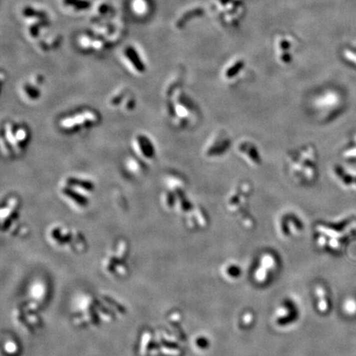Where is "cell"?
<instances>
[{
	"label": "cell",
	"mask_w": 356,
	"mask_h": 356,
	"mask_svg": "<svg viewBox=\"0 0 356 356\" xmlns=\"http://www.w3.org/2000/svg\"><path fill=\"white\" fill-rule=\"evenodd\" d=\"M285 163L290 179L296 186L310 187L319 179V153L313 144H304L290 150Z\"/></svg>",
	"instance_id": "6da1fadb"
},
{
	"label": "cell",
	"mask_w": 356,
	"mask_h": 356,
	"mask_svg": "<svg viewBox=\"0 0 356 356\" xmlns=\"http://www.w3.org/2000/svg\"><path fill=\"white\" fill-rule=\"evenodd\" d=\"M166 99L167 116L175 127L186 130L197 123L199 106L179 83L168 87Z\"/></svg>",
	"instance_id": "7a4b0ae2"
},
{
	"label": "cell",
	"mask_w": 356,
	"mask_h": 356,
	"mask_svg": "<svg viewBox=\"0 0 356 356\" xmlns=\"http://www.w3.org/2000/svg\"><path fill=\"white\" fill-rule=\"evenodd\" d=\"M31 140L28 126L23 122L7 120L1 130L2 151L7 158H16L24 153Z\"/></svg>",
	"instance_id": "3957f363"
},
{
	"label": "cell",
	"mask_w": 356,
	"mask_h": 356,
	"mask_svg": "<svg viewBox=\"0 0 356 356\" xmlns=\"http://www.w3.org/2000/svg\"><path fill=\"white\" fill-rule=\"evenodd\" d=\"M96 190L94 182L87 177L70 175L64 177L59 185V194L62 197L78 207L88 205L89 196Z\"/></svg>",
	"instance_id": "277c9868"
},
{
	"label": "cell",
	"mask_w": 356,
	"mask_h": 356,
	"mask_svg": "<svg viewBox=\"0 0 356 356\" xmlns=\"http://www.w3.org/2000/svg\"><path fill=\"white\" fill-rule=\"evenodd\" d=\"M101 120L102 116L97 110L81 108L60 117L58 121V126L64 134L77 135L92 130L99 125Z\"/></svg>",
	"instance_id": "5b68a950"
},
{
	"label": "cell",
	"mask_w": 356,
	"mask_h": 356,
	"mask_svg": "<svg viewBox=\"0 0 356 356\" xmlns=\"http://www.w3.org/2000/svg\"><path fill=\"white\" fill-rule=\"evenodd\" d=\"M232 148L231 138L225 131H219L210 137L204 148L205 158L215 160L224 158Z\"/></svg>",
	"instance_id": "8992f818"
},
{
	"label": "cell",
	"mask_w": 356,
	"mask_h": 356,
	"mask_svg": "<svg viewBox=\"0 0 356 356\" xmlns=\"http://www.w3.org/2000/svg\"><path fill=\"white\" fill-rule=\"evenodd\" d=\"M235 150L237 154L252 168H259L263 163L259 146L251 139H240L235 145Z\"/></svg>",
	"instance_id": "52a82bcc"
},
{
	"label": "cell",
	"mask_w": 356,
	"mask_h": 356,
	"mask_svg": "<svg viewBox=\"0 0 356 356\" xmlns=\"http://www.w3.org/2000/svg\"><path fill=\"white\" fill-rule=\"evenodd\" d=\"M132 149L136 157L144 163H151L157 157V149L152 139L148 135L139 133L132 139Z\"/></svg>",
	"instance_id": "ba28073f"
},
{
	"label": "cell",
	"mask_w": 356,
	"mask_h": 356,
	"mask_svg": "<svg viewBox=\"0 0 356 356\" xmlns=\"http://www.w3.org/2000/svg\"><path fill=\"white\" fill-rule=\"evenodd\" d=\"M45 79L42 75L35 76L32 80L25 82L20 86L19 93L22 99L27 102H35L40 99L42 96L43 83Z\"/></svg>",
	"instance_id": "9c48e42d"
},
{
	"label": "cell",
	"mask_w": 356,
	"mask_h": 356,
	"mask_svg": "<svg viewBox=\"0 0 356 356\" xmlns=\"http://www.w3.org/2000/svg\"><path fill=\"white\" fill-rule=\"evenodd\" d=\"M108 105L111 109L120 108L122 111H132L136 106V99L127 90L118 89L109 97Z\"/></svg>",
	"instance_id": "30bf717a"
},
{
	"label": "cell",
	"mask_w": 356,
	"mask_h": 356,
	"mask_svg": "<svg viewBox=\"0 0 356 356\" xmlns=\"http://www.w3.org/2000/svg\"><path fill=\"white\" fill-rule=\"evenodd\" d=\"M245 67V61L243 59H236L229 66L225 68V70L223 73V78L224 80L228 83H234L238 82V77L240 75L241 71L243 70Z\"/></svg>",
	"instance_id": "8fae6325"
},
{
	"label": "cell",
	"mask_w": 356,
	"mask_h": 356,
	"mask_svg": "<svg viewBox=\"0 0 356 356\" xmlns=\"http://www.w3.org/2000/svg\"><path fill=\"white\" fill-rule=\"evenodd\" d=\"M291 48V42H290L286 38L280 36L276 41V50H277V57L281 64H288L292 60V55L289 53Z\"/></svg>",
	"instance_id": "7c38bea8"
},
{
	"label": "cell",
	"mask_w": 356,
	"mask_h": 356,
	"mask_svg": "<svg viewBox=\"0 0 356 356\" xmlns=\"http://www.w3.org/2000/svg\"><path fill=\"white\" fill-rule=\"evenodd\" d=\"M146 164V163H144V161H142L138 157L128 158L125 160V170L127 171L128 173H130L132 176H139L142 173H144Z\"/></svg>",
	"instance_id": "4fadbf2b"
},
{
	"label": "cell",
	"mask_w": 356,
	"mask_h": 356,
	"mask_svg": "<svg viewBox=\"0 0 356 356\" xmlns=\"http://www.w3.org/2000/svg\"><path fill=\"white\" fill-rule=\"evenodd\" d=\"M125 54L138 73H144L146 71V65L144 64V62L142 61L141 58L135 48L133 46H129L126 48L125 50Z\"/></svg>",
	"instance_id": "5bb4252c"
},
{
	"label": "cell",
	"mask_w": 356,
	"mask_h": 356,
	"mask_svg": "<svg viewBox=\"0 0 356 356\" xmlns=\"http://www.w3.org/2000/svg\"><path fill=\"white\" fill-rule=\"evenodd\" d=\"M201 14H203V9L200 8V7H196L194 9L190 10V11L184 13L182 17L178 19V21L176 23V26L178 29L182 28L185 26V24L187 23L190 19L197 17V16H200Z\"/></svg>",
	"instance_id": "9a60e30c"
},
{
	"label": "cell",
	"mask_w": 356,
	"mask_h": 356,
	"mask_svg": "<svg viewBox=\"0 0 356 356\" xmlns=\"http://www.w3.org/2000/svg\"><path fill=\"white\" fill-rule=\"evenodd\" d=\"M64 4L72 6L76 9H87L91 7V2L88 0H63Z\"/></svg>",
	"instance_id": "2e32d148"
},
{
	"label": "cell",
	"mask_w": 356,
	"mask_h": 356,
	"mask_svg": "<svg viewBox=\"0 0 356 356\" xmlns=\"http://www.w3.org/2000/svg\"><path fill=\"white\" fill-rule=\"evenodd\" d=\"M22 14L25 17H40V18H45L47 17V13L44 11H39V10H35L30 7H25L22 10Z\"/></svg>",
	"instance_id": "e0dca14e"
},
{
	"label": "cell",
	"mask_w": 356,
	"mask_h": 356,
	"mask_svg": "<svg viewBox=\"0 0 356 356\" xmlns=\"http://www.w3.org/2000/svg\"><path fill=\"white\" fill-rule=\"evenodd\" d=\"M49 21H45V20H42V21H39L37 23L34 24L31 26L30 28V33L33 36V37H36L38 35V32H39V29L41 28L42 26H48L49 25Z\"/></svg>",
	"instance_id": "ac0fdd59"
},
{
	"label": "cell",
	"mask_w": 356,
	"mask_h": 356,
	"mask_svg": "<svg viewBox=\"0 0 356 356\" xmlns=\"http://www.w3.org/2000/svg\"><path fill=\"white\" fill-rule=\"evenodd\" d=\"M347 311L348 314H356V299H350L347 302Z\"/></svg>",
	"instance_id": "d6986e66"
},
{
	"label": "cell",
	"mask_w": 356,
	"mask_h": 356,
	"mask_svg": "<svg viewBox=\"0 0 356 356\" xmlns=\"http://www.w3.org/2000/svg\"><path fill=\"white\" fill-rule=\"evenodd\" d=\"M345 56L347 57L349 60L354 62L356 64V54L349 50H346L345 51Z\"/></svg>",
	"instance_id": "ffe728a7"
},
{
	"label": "cell",
	"mask_w": 356,
	"mask_h": 356,
	"mask_svg": "<svg viewBox=\"0 0 356 356\" xmlns=\"http://www.w3.org/2000/svg\"><path fill=\"white\" fill-rule=\"evenodd\" d=\"M98 10H99L100 12H102V13H106L107 11H108V6L106 4H102Z\"/></svg>",
	"instance_id": "44dd1931"
}]
</instances>
